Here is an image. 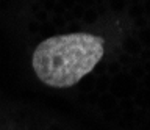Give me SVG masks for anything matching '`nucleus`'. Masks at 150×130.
Returning <instances> with one entry per match:
<instances>
[{
  "instance_id": "obj_1",
  "label": "nucleus",
  "mask_w": 150,
  "mask_h": 130,
  "mask_svg": "<svg viewBox=\"0 0 150 130\" xmlns=\"http://www.w3.org/2000/svg\"><path fill=\"white\" fill-rule=\"evenodd\" d=\"M103 39L89 33L47 38L33 52V71L52 88H70L89 74L103 57Z\"/></svg>"
}]
</instances>
